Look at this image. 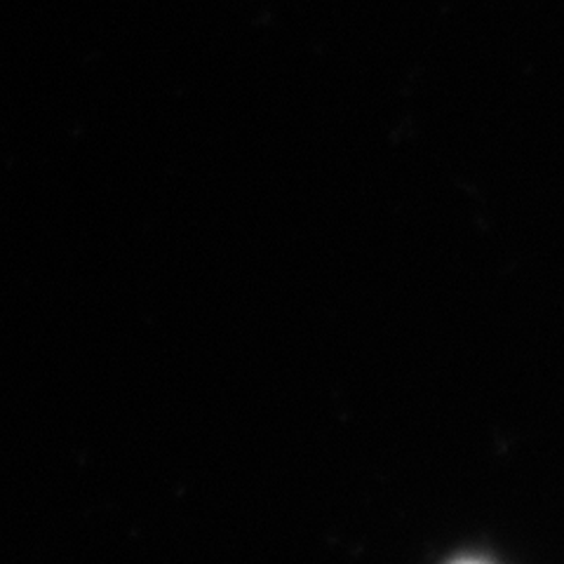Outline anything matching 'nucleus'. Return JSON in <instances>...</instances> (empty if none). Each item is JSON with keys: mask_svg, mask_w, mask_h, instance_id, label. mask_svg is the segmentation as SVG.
Returning a JSON list of instances; mask_svg holds the SVG:
<instances>
[{"mask_svg": "<svg viewBox=\"0 0 564 564\" xmlns=\"http://www.w3.org/2000/svg\"><path fill=\"white\" fill-rule=\"evenodd\" d=\"M464 564H475V562H464Z\"/></svg>", "mask_w": 564, "mask_h": 564, "instance_id": "1", "label": "nucleus"}]
</instances>
